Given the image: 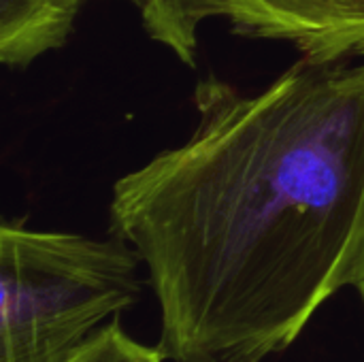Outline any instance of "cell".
I'll list each match as a JSON object with an SVG mask.
<instances>
[{"label": "cell", "instance_id": "cell-1", "mask_svg": "<svg viewBox=\"0 0 364 362\" xmlns=\"http://www.w3.org/2000/svg\"><path fill=\"white\" fill-rule=\"evenodd\" d=\"M196 126L117 177L173 362H264L352 288L364 247V60L299 58L245 94L209 75Z\"/></svg>", "mask_w": 364, "mask_h": 362}, {"label": "cell", "instance_id": "cell-2", "mask_svg": "<svg viewBox=\"0 0 364 362\" xmlns=\"http://www.w3.org/2000/svg\"><path fill=\"white\" fill-rule=\"evenodd\" d=\"M130 243L0 226V362H66L143 292Z\"/></svg>", "mask_w": 364, "mask_h": 362}, {"label": "cell", "instance_id": "cell-3", "mask_svg": "<svg viewBox=\"0 0 364 362\" xmlns=\"http://www.w3.org/2000/svg\"><path fill=\"white\" fill-rule=\"evenodd\" d=\"M145 36L196 68L200 30L224 21L230 34L282 43L311 62L364 60V0H126Z\"/></svg>", "mask_w": 364, "mask_h": 362}, {"label": "cell", "instance_id": "cell-4", "mask_svg": "<svg viewBox=\"0 0 364 362\" xmlns=\"http://www.w3.org/2000/svg\"><path fill=\"white\" fill-rule=\"evenodd\" d=\"M90 0H0V62L26 70L62 49Z\"/></svg>", "mask_w": 364, "mask_h": 362}, {"label": "cell", "instance_id": "cell-5", "mask_svg": "<svg viewBox=\"0 0 364 362\" xmlns=\"http://www.w3.org/2000/svg\"><path fill=\"white\" fill-rule=\"evenodd\" d=\"M160 346L151 348L130 337L119 320L102 326L73 358L66 362H164Z\"/></svg>", "mask_w": 364, "mask_h": 362}, {"label": "cell", "instance_id": "cell-6", "mask_svg": "<svg viewBox=\"0 0 364 362\" xmlns=\"http://www.w3.org/2000/svg\"><path fill=\"white\" fill-rule=\"evenodd\" d=\"M352 288L360 294V299H363V305H364V247H363V256H360L358 275H356V282H354V286H352Z\"/></svg>", "mask_w": 364, "mask_h": 362}]
</instances>
